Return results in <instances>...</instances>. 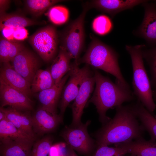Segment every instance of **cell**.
Returning a JSON list of instances; mask_svg holds the SVG:
<instances>
[{"label": "cell", "mask_w": 156, "mask_h": 156, "mask_svg": "<svg viewBox=\"0 0 156 156\" xmlns=\"http://www.w3.org/2000/svg\"><path fill=\"white\" fill-rule=\"evenodd\" d=\"M89 68V65L85 64L83 67L79 68L77 61L71 63L68 80L64 86L60 98L59 107L61 116L70 103L76 98L82 79Z\"/></svg>", "instance_id": "obj_7"}, {"label": "cell", "mask_w": 156, "mask_h": 156, "mask_svg": "<svg viewBox=\"0 0 156 156\" xmlns=\"http://www.w3.org/2000/svg\"><path fill=\"white\" fill-rule=\"evenodd\" d=\"M142 44L126 45L125 48L131 59L133 72L132 86L133 94L152 114L156 108L150 81L144 65L142 53Z\"/></svg>", "instance_id": "obj_4"}, {"label": "cell", "mask_w": 156, "mask_h": 156, "mask_svg": "<svg viewBox=\"0 0 156 156\" xmlns=\"http://www.w3.org/2000/svg\"><path fill=\"white\" fill-rule=\"evenodd\" d=\"M115 145L122 149L127 154L138 156H156V141L151 139L146 140L142 137Z\"/></svg>", "instance_id": "obj_17"}, {"label": "cell", "mask_w": 156, "mask_h": 156, "mask_svg": "<svg viewBox=\"0 0 156 156\" xmlns=\"http://www.w3.org/2000/svg\"><path fill=\"white\" fill-rule=\"evenodd\" d=\"M34 141L14 142L1 145V156H29Z\"/></svg>", "instance_id": "obj_24"}, {"label": "cell", "mask_w": 156, "mask_h": 156, "mask_svg": "<svg viewBox=\"0 0 156 156\" xmlns=\"http://www.w3.org/2000/svg\"><path fill=\"white\" fill-rule=\"evenodd\" d=\"M69 75L70 71L58 83L50 88L38 93L37 98L42 107L52 113H57V104Z\"/></svg>", "instance_id": "obj_16"}, {"label": "cell", "mask_w": 156, "mask_h": 156, "mask_svg": "<svg viewBox=\"0 0 156 156\" xmlns=\"http://www.w3.org/2000/svg\"><path fill=\"white\" fill-rule=\"evenodd\" d=\"M89 9L88 4L75 19L70 23L62 31L60 46L68 53L72 59L78 61L83 48L85 40L84 20Z\"/></svg>", "instance_id": "obj_5"}, {"label": "cell", "mask_w": 156, "mask_h": 156, "mask_svg": "<svg viewBox=\"0 0 156 156\" xmlns=\"http://www.w3.org/2000/svg\"><path fill=\"white\" fill-rule=\"evenodd\" d=\"M127 154L125 151L118 147L100 146L92 156H124Z\"/></svg>", "instance_id": "obj_31"}, {"label": "cell", "mask_w": 156, "mask_h": 156, "mask_svg": "<svg viewBox=\"0 0 156 156\" xmlns=\"http://www.w3.org/2000/svg\"><path fill=\"white\" fill-rule=\"evenodd\" d=\"M67 153L68 148L62 143L52 146L48 155L49 156H67Z\"/></svg>", "instance_id": "obj_32"}, {"label": "cell", "mask_w": 156, "mask_h": 156, "mask_svg": "<svg viewBox=\"0 0 156 156\" xmlns=\"http://www.w3.org/2000/svg\"><path fill=\"white\" fill-rule=\"evenodd\" d=\"M0 64V80L30 97L32 94L30 83L14 69L10 62Z\"/></svg>", "instance_id": "obj_14"}, {"label": "cell", "mask_w": 156, "mask_h": 156, "mask_svg": "<svg viewBox=\"0 0 156 156\" xmlns=\"http://www.w3.org/2000/svg\"><path fill=\"white\" fill-rule=\"evenodd\" d=\"M142 53L143 59L149 68L151 87L156 89V45L147 48L146 45L143 44Z\"/></svg>", "instance_id": "obj_27"}, {"label": "cell", "mask_w": 156, "mask_h": 156, "mask_svg": "<svg viewBox=\"0 0 156 156\" xmlns=\"http://www.w3.org/2000/svg\"><path fill=\"white\" fill-rule=\"evenodd\" d=\"M14 29L10 27L3 29L1 31L3 36H2L9 40L14 41L13 34Z\"/></svg>", "instance_id": "obj_34"}, {"label": "cell", "mask_w": 156, "mask_h": 156, "mask_svg": "<svg viewBox=\"0 0 156 156\" xmlns=\"http://www.w3.org/2000/svg\"><path fill=\"white\" fill-rule=\"evenodd\" d=\"M47 15L52 23L60 25L67 21L69 17V12L68 9L64 6L56 5L49 9Z\"/></svg>", "instance_id": "obj_28"}, {"label": "cell", "mask_w": 156, "mask_h": 156, "mask_svg": "<svg viewBox=\"0 0 156 156\" xmlns=\"http://www.w3.org/2000/svg\"><path fill=\"white\" fill-rule=\"evenodd\" d=\"M72 59L67 52L60 46L58 53L49 68L55 84L58 83L70 70Z\"/></svg>", "instance_id": "obj_20"}, {"label": "cell", "mask_w": 156, "mask_h": 156, "mask_svg": "<svg viewBox=\"0 0 156 156\" xmlns=\"http://www.w3.org/2000/svg\"><path fill=\"white\" fill-rule=\"evenodd\" d=\"M25 48L19 42L9 40L2 36L0 39V64L11 62Z\"/></svg>", "instance_id": "obj_23"}, {"label": "cell", "mask_w": 156, "mask_h": 156, "mask_svg": "<svg viewBox=\"0 0 156 156\" xmlns=\"http://www.w3.org/2000/svg\"><path fill=\"white\" fill-rule=\"evenodd\" d=\"M67 156H78L75 152L74 150L68 145Z\"/></svg>", "instance_id": "obj_36"}, {"label": "cell", "mask_w": 156, "mask_h": 156, "mask_svg": "<svg viewBox=\"0 0 156 156\" xmlns=\"http://www.w3.org/2000/svg\"><path fill=\"white\" fill-rule=\"evenodd\" d=\"M6 116L5 113L0 109V121L6 119Z\"/></svg>", "instance_id": "obj_37"}, {"label": "cell", "mask_w": 156, "mask_h": 156, "mask_svg": "<svg viewBox=\"0 0 156 156\" xmlns=\"http://www.w3.org/2000/svg\"><path fill=\"white\" fill-rule=\"evenodd\" d=\"M45 23L31 19L18 14L5 12L0 14V31L6 27L16 29L42 24Z\"/></svg>", "instance_id": "obj_21"}, {"label": "cell", "mask_w": 156, "mask_h": 156, "mask_svg": "<svg viewBox=\"0 0 156 156\" xmlns=\"http://www.w3.org/2000/svg\"><path fill=\"white\" fill-rule=\"evenodd\" d=\"M95 84L94 72L89 68L82 79L78 92L71 106L73 116L71 127H77L82 123L81 118L84 108Z\"/></svg>", "instance_id": "obj_9"}, {"label": "cell", "mask_w": 156, "mask_h": 156, "mask_svg": "<svg viewBox=\"0 0 156 156\" xmlns=\"http://www.w3.org/2000/svg\"><path fill=\"white\" fill-rule=\"evenodd\" d=\"M95 87L92 97L89 101L95 106L99 120L105 124L111 119L106 115L107 111L132 101L135 97L130 88L126 87L102 75L96 69L94 71Z\"/></svg>", "instance_id": "obj_2"}, {"label": "cell", "mask_w": 156, "mask_h": 156, "mask_svg": "<svg viewBox=\"0 0 156 156\" xmlns=\"http://www.w3.org/2000/svg\"><path fill=\"white\" fill-rule=\"evenodd\" d=\"M129 156H137L135 155L130 154V155Z\"/></svg>", "instance_id": "obj_40"}, {"label": "cell", "mask_w": 156, "mask_h": 156, "mask_svg": "<svg viewBox=\"0 0 156 156\" xmlns=\"http://www.w3.org/2000/svg\"><path fill=\"white\" fill-rule=\"evenodd\" d=\"M0 109L5 113L6 119L18 129L35 138L32 127V116L27 111L20 110L9 107Z\"/></svg>", "instance_id": "obj_18"}, {"label": "cell", "mask_w": 156, "mask_h": 156, "mask_svg": "<svg viewBox=\"0 0 156 156\" xmlns=\"http://www.w3.org/2000/svg\"><path fill=\"white\" fill-rule=\"evenodd\" d=\"M153 96L154 101H156V89L153 91Z\"/></svg>", "instance_id": "obj_38"}, {"label": "cell", "mask_w": 156, "mask_h": 156, "mask_svg": "<svg viewBox=\"0 0 156 156\" xmlns=\"http://www.w3.org/2000/svg\"><path fill=\"white\" fill-rule=\"evenodd\" d=\"M112 119L103 125L96 137L98 146L127 142L143 137L145 131L135 113L133 103L116 108Z\"/></svg>", "instance_id": "obj_1"}, {"label": "cell", "mask_w": 156, "mask_h": 156, "mask_svg": "<svg viewBox=\"0 0 156 156\" xmlns=\"http://www.w3.org/2000/svg\"><path fill=\"white\" fill-rule=\"evenodd\" d=\"M55 84L49 69H39L36 73L31 83V91L32 93H38L50 88Z\"/></svg>", "instance_id": "obj_25"}, {"label": "cell", "mask_w": 156, "mask_h": 156, "mask_svg": "<svg viewBox=\"0 0 156 156\" xmlns=\"http://www.w3.org/2000/svg\"><path fill=\"white\" fill-rule=\"evenodd\" d=\"M148 1L142 4L144 9L143 20L133 34L144 40L151 47L156 45V6Z\"/></svg>", "instance_id": "obj_10"}, {"label": "cell", "mask_w": 156, "mask_h": 156, "mask_svg": "<svg viewBox=\"0 0 156 156\" xmlns=\"http://www.w3.org/2000/svg\"><path fill=\"white\" fill-rule=\"evenodd\" d=\"M11 62L14 69L31 85L36 73L39 69L40 62L38 58L25 48Z\"/></svg>", "instance_id": "obj_12"}, {"label": "cell", "mask_w": 156, "mask_h": 156, "mask_svg": "<svg viewBox=\"0 0 156 156\" xmlns=\"http://www.w3.org/2000/svg\"><path fill=\"white\" fill-rule=\"evenodd\" d=\"M1 107L6 106L24 111L33 109V102L24 93L0 80Z\"/></svg>", "instance_id": "obj_11"}, {"label": "cell", "mask_w": 156, "mask_h": 156, "mask_svg": "<svg viewBox=\"0 0 156 156\" xmlns=\"http://www.w3.org/2000/svg\"><path fill=\"white\" fill-rule=\"evenodd\" d=\"M92 27L94 31L100 35L108 33L112 29L113 24L110 18L105 15L98 16L94 20Z\"/></svg>", "instance_id": "obj_29"}, {"label": "cell", "mask_w": 156, "mask_h": 156, "mask_svg": "<svg viewBox=\"0 0 156 156\" xmlns=\"http://www.w3.org/2000/svg\"><path fill=\"white\" fill-rule=\"evenodd\" d=\"M10 1L9 0H0V14L5 12L8 8Z\"/></svg>", "instance_id": "obj_35"}, {"label": "cell", "mask_w": 156, "mask_h": 156, "mask_svg": "<svg viewBox=\"0 0 156 156\" xmlns=\"http://www.w3.org/2000/svg\"><path fill=\"white\" fill-rule=\"evenodd\" d=\"M59 0H27L25 5L29 12L36 17L42 15L47 9L54 4L62 1Z\"/></svg>", "instance_id": "obj_26"}, {"label": "cell", "mask_w": 156, "mask_h": 156, "mask_svg": "<svg viewBox=\"0 0 156 156\" xmlns=\"http://www.w3.org/2000/svg\"><path fill=\"white\" fill-rule=\"evenodd\" d=\"M153 2L155 4L156 6V0L154 1H153Z\"/></svg>", "instance_id": "obj_39"}, {"label": "cell", "mask_w": 156, "mask_h": 156, "mask_svg": "<svg viewBox=\"0 0 156 156\" xmlns=\"http://www.w3.org/2000/svg\"><path fill=\"white\" fill-rule=\"evenodd\" d=\"M28 40L34 49L45 62L53 61L56 56L58 44L56 28L49 25L36 32Z\"/></svg>", "instance_id": "obj_6"}, {"label": "cell", "mask_w": 156, "mask_h": 156, "mask_svg": "<svg viewBox=\"0 0 156 156\" xmlns=\"http://www.w3.org/2000/svg\"><path fill=\"white\" fill-rule=\"evenodd\" d=\"M90 122L88 120L76 127H66L61 133L68 146L83 154H88L93 146V141L87 129Z\"/></svg>", "instance_id": "obj_8"}, {"label": "cell", "mask_w": 156, "mask_h": 156, "mask_svg": "<svg viewBox=\"0 0 156 156\" xmlns=\"http://www.w3.org/2000/svg\"><path fill=\"white\" fill-rule=\"evenodd\" d=\"M136 115L141 125L151 136L156 141V117L138 100L134 103Z\"/></svg>", "instance_id": "obj_22"}, {"label": "cell", "mask_w": 156, "mask_h": 156, "mask_svg": "<svg viewBox=\"0 0 156 156\" xmlns=\"http://www.w3.org/2000/svg\"><path fill=\"white\" fill-rule=\"evenodd\" d=\"M28 32L25 27L15 29L13 34L14 38L18 40H23L27 37Z\"/></svg>", "instance_id": "obj_33"}, {"label": "cell", "mask_w": 156, "mask_h": 156, "mask_svg": "<svg viewBox=\"0 0 156 156\" xmlns=\"http://www.w3.org/2000/svg\"><path fill=\"white\" fill-rule=\"evenodd\" d=\"M34 138L20 130L6 118L0 121L1 145L23 141H34Z\"/></svg>", "instance_id": "obj_19"}, {"label": "cell", "mask_w": 156, "mask_h": 156, "mask_svg": "<svg viewBox=\"0 0 156 156\" xmlns=\"http://www.w3.org/2000/svg\"><path fill=\"white\" fill-rule=\"evenodd\" d=\"M53 138L46 137L33 144L29 156H47L52 146Z\"/></svg>", "instance_id": "obj_30"}, {"label": "cell", "mask_w": 156, "mask_h": 156, "mask_svg": "<svg viewBox=\"0 0 156 156\" xmlns=\"http://www.w3.org/2000/svg\"><path fill=\"white\" fill-rule=\"evenodd\" d=\"M119 55L112 48L96 38H93L79 64L85 63L109 73L116 78V82L127 88L130 86L124 79L118 63Z\"/></svg>", "instance_id": "obj_3"}, {"label": "cell", "mask_w": 156, "mask_h": 156, "mask_svg": "<svg viewBox=\"0 0 156 156\" xmlns=\"http://www.w3.org/2000/svg\"><path fill=\"white\" fill-rule=\"evenodd\" d=\"M62 118L60 114L52 113L41 106L32 116L33 131L40 135L52 131L61 122Z\"/></svg>", "instance_id": "obj_13"}, {"label": "cell", "mask_w": 156, "mask_h": 156, "mask_svg": "<svg viewBox=\"0 0 156 156\" xmlns=\"http://www.w3.org/2000/svg\"><path fill=\"white\" fill-rule=\"evenodd\" d=\"M146 0H95L88 4L114 17L118 13L147 1Z\"/></svg>", "instance_id": "obj_15"}]
</instances>
